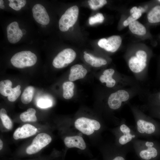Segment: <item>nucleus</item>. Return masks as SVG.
I'll list each match as a JSON object with an SVG mask.
<instances>
[{"instance_id": "72a5a7b5", "label": "nucleus", "mask_w": 160, "mask_h": 160, "mask_svg": "<svg viewBox=\"0 0 160 160\" xmlns=\"http://www.w3.org/2000/svg\"><path fill=\"white\" fill-rule=\"evenodd\" d=\"M9 5L10 7H11L13 9L16 11L19 10L21 8V7H17L15 4V3L13 2H9Z\"/></svg>"}, {"instance_id": "c756f323", "label": "nucleus", "mask_w": 160, "mask_h": 160, "mask_svg": "<svg viewBox=\"0 0 160 160\" xmlns=\"http://www.w3.org/2000/svg\"><path fill=\"white\" fill-rule=\"evenodd\" d=\"M135 137V135H132L130 133L124 134L120 137L119 142L121 144L124 145L130 141L132 137Z\"/></svg>"}, {"instance_id": "4c0bfd02", "label": "nucleus", "mask_w": 160, "mask_h": 160, "mask_svg": "<svg viewBox=\"0 0 160 160\" xmlns=\"http://www.w3.org/2000/svg\"><path fill=\"white\" fill-rule=\"evenodd\" d=\"M3 147V143L2 140L0 139V150H1Z\"/></svg>"}, {"instance_id": "7c9ffc66", "label": "nucleus", "mask_w": 160, "mask_h": 160, "mask_svg": "<svg viewBox=\"0 0 160 160\" xmlns=\"http://www.w3.org/2000/svg\"><path fill=\"white\" fill-rule=\"evenodd\" d=\"M120 130L124 134H127L130 133V129L125 124H122L121 126Z\"/></svg>"}, {"instance_id": "a878e982", "label": "nucleus", "mask_w": 160, "mask_h": 160, "mask_svg": "<svg viewBox=\"0 0 160 160\" xmlns=\"http://www.w3.org/2000/svg\"><path fill=\"white\" fill-rule=\"evenodd\" d=\"M145 9L140 7L137 8L134 7L130 10L131 16L136 20L139 18L141 16L142 13L145 11Z\"/></svg>"}, {"instance_id": "a211bd4d", "label": "nucleus", "mask_w": 160, "mask_h": 160, "mask_svg": "<svg viewBox=\"0 0 160 160\" xmlns=\"http://www.w3.org/2000/svg\"><path fill=\"white\" fill-rule=\"evenodd\" d=\"M147 19L151 23H160V5H156L152 8L148 14Z\"/></svg>"}, {"instance_id": "37998d69", "label": "nucleus", "mask_w": 160, "mask_h": 160, "mask_svg": "<svg viewBox=\"0 0 160 160\" xmlns=\"http://www.w3.org/2000/svg\"><path fill=\"white\" fill-rule=\"evenodd\" d=\"M158 1L160 3V0H159L157 1Z\"/></svg>"}, {"instance_id": "5701e85b", "label": "nucleus", "mask_w": 160, "mask_h": 160, "mask_svg": "<svg viewBox=\"0 0 160 160\" xmlns=\"http://www.w3.org/2000/svg\"><path fill=\"white\" fill-rule=\"evenodd\" d=\"M12 82L9 80H2L0 82V93L4 96H8L11 93Z\"/></svg>"}, {"instance_id": "f257e3e1", "label": "nucleus", "mask_w": 160, "mask_h": 160, "mask_svg": "<svg viewBox=\"0 0 160 160\" xmlns=\"http://www.w3.org/2000/svg\"><path fill=\"white\" fill-rule=\"evenodd\" d=\"M10 60L11 63L15 67L23 68L35 65L37 62V57L35 54L30 51H25L15 54Z\"/></svg>"}, {"instance_id": "f704fd0d", "label": "nucleus", "mask_w": 160, "mask_h": 160, "mask_svg": "<svg viewBox=\"0 0 160 160\" xmlns=\"http://www.w3.org/2000/svg\"><path fill=\"white\" fill-rule=\"evenodd\" d=\"M154 143L153 142L150 141H147L145 143V145L148 147H151L154 146Z\"/></svg>"}, {"instance_id": "39448f33", "label": "nucleus", "mask_w": 160, "mask_h": 160, "mask_svg": "<svg viewBox=\"0 0 160 160\" xmlns=\"http://www.w3.org/2000/svg\"><path fill=\"white\" fill-rule=\"evenodd\" d=\"M52 138L48 134L41 133L38 134L33 140L31 144L26 149V153L29 155L36 153L49 144Z\"/></svg>"}, {"instance_id": "473e14b6", "label": "nucleus", "mask_w": 160, "mask_h": 160, "mask_svg": "<svg viewBox=\"0 0 160 160\" xmlns=\"http://www.w3.org/2000/svg\"><path fill=\"white\" fill-rule=\"evenodd\" d=\"M106 41L107 39L105 38L100 39L98 42V44L100 47L104 49Z\"/></svg>"}, {"instance_id": "f03ea898", "label": "nucleus", "mask_w": 160, "mask_h": 160, "mask_svg": "<svg viewBox=\"0 0 160 160\" xmlns=\"http://www.w3.org/2000/svg\"><path fill=\"white\" fill-rule=\"evenodd\" d=\"M79 13V9L77 6H73L68 9L59 20L60 30L63 32L66 31L73 26L77 20Z\"/></svg>"}, {"instance_id": "f8f14e48", "label": "nucleus", "mask_w": 160, "mask_h": 160, "mask_svg": "<svg viewBox=\"0 0 160 160\" xmlns=\"http://www.w3.org/2000/svg\"><path fill=\"white\" fill-rule=\"evenodd\" d=\"M87 73V70L81 65L76 64L72 66L70 69L68 79L70 81L84 77Z\"/></svg>"}, {"instance_id": "4468645a", "label": "nucleus", "mask_w": 160, "mask_h": 160, "mask_svg": "<svg viewBox=\"0 0 160 160\" xmlns=\"http://www.w3.org/2000/svg\"><path fill=\"white\" fill-rule=\"evenodd\" d=\"M137 125L138 131L142 134L145 133L148 134H151L154 133L156 130V126L153 123L143 119L138 120Z\"/></svg>"}, {"instance_id": "9d476101", "label": "nucleus", "mask_w": 160, "mask_h": 160, "mask_svg": "<svg viewBox=\"0 0 160 160\" xmlns=\"http://www.w3.org/2000/svg\"><path fill=\"white\" fill-rule=\"evenodd\" d=\"M37 130V129L33 125L30 124H25L15 130L13 137L15 140L26 138L35 135Z\"/></svg>"}, {"instance_id": "dca6fc26", "label": "nucleus", "mask_w": 160, "mask_h": 160, "mask_svg": "<svg viewBox=\"0 0 160 160\" xmlns=\"http://www.w3.org/2000/svg\"><path fill=\"white\" fill-rule=\"evenodd\" d=\"M115 71L113 69H108L105 70L103 75L100 77V80L102 83L105 82L106 86L108 87H112L115 85L116 81L112 78Z\"/></svg>"}, {"instance_id": "cd10ccee", "label": "nucleus", "mask_w": 160, "mask_h": 160, "mask_svg": "<svg viewBox=\"0 0 160 160\" xmlns=\"http://www.w3.org/2000/svg\"><path fill=\"white\" fill-rule=\"evenodd\" d=\"M1 121L4 127L8 129H11L13 126L12 123L7 114H0Z\"/></svg>"}, {"instance_id": "b1692460", "label": "nucleus", "mask_w": 160, "mask_h": 160, "mask_svg": "<svg viewBox=\"0 0 160 160\" xmlns=\"http://www.w3.org/2000/svg\"><path fill=\"white\" fill-rule=\"evenodd\" d=\"M20 87V86L18 85L12 88L11 94L7 96L8 99L9 101L14 102L18 97L21 93Z\"/></svg>"}, {"instance_id": "7ed1b4c3", "label": "nucleus", "mask_w": 160, "mask_h": 160, "mask_svg": "<svg viewBox=\"0 0 160 160\" xmlns=\"http://www.w3.org/2000/svg\"><path fill=\"white\" fill-rule=\"evenodd\" d=\"M74 125L76 129L87 135L92 134L95 130H98L100 127V124L97 121L84 117L77 119Z\"/></svg>"}, {"instance_id": "ddd939ff", "label": "nucleus", "mask_w": 160, "mask_h": 160, "mask_svg": "<svg viewBox=\"0 0 160 160\" xmlns=\"http://www.w3.org/2000/svg\"><path fill=\"white\" fill-rule=\"evenodd\" d=\"M122 42L121 37L118 35H113L107 39L104 49L111 52L116 51L120 46Z\"/></svg>"}, {"instance_id": "c9c22d12", "label": "nucleus", "mask_w": 160, "mask_h": 160, "mask_svg": "<svg viewBox=\"0 0 160 160\" xmlns=\"http://www.w3.org/2000/svg\"><path fill=\"white\" fill-rule=\"evenodd\" d=\"M112 160H125V159L123 156H118L114 158Z\"/></svg>"}, {"instance_id": "6ab92c4d", "label": "nucleus", "mask_w": 160, "mask_h": 160, "mask_svg": "<svg viewBox=\"0 0 160 160\" xmlns=\"http://www.w3.org/2000/svg\"><path fill=\"white\" fill-rule=\"evenodd\" d=\"M129 30L133 34L138 35H144L146 32L145 27L137 20L134 21L129 25Z\"/></svg>"}, {"instance_id": "ea45409f", "label": "nucleus", "mask_w": 160, "mask_h": 160, "mask_svg": "<svg viewBox=\"0 0 160 160\" xmlns=\"http://www.w3.org/2000/svg\"><path fill=\"white\" fill-rule=\"evenodd\" d=\"M4 1L2 0H0V6L3 5Z\"/></svg>"}, {"instance_id": "c85d7f7f", "label": "nucleus", "mask_w": 160, "mask_h": 160, "mask_svg": "<svg viewBox=\"0 0 160 160\" xmlns=\"http://www.w3.org/2000/svg\"><path fill=\"white\" fill-rule=\"evenodd\" d=\"M104 17L101 13H97L95 15L89 17V23L90 25H92L97 23H102L104 21Z\"/></svg>"}, {"instance_id": "6e6552de", "label": "nucleus", "mask_w": 160, "mask_h": 160, "mask_svg": "<svg viewBox=\"0 0 160 160\" xmlns=\"http://www.w3.org/2000/svg\"><path fill=\"white\" fill-rule=\"evenodd\" d=\"M32 11L33 17L37 23L45 25L49 23V17L43 6L40 4H36L33 7Z\"/></svg>"}, {"instance_id": "20e7f679", "label": "nucleus", "mask_w": 160, "mask_h": 160, "mask_svg": "<svg viewBox=\"0 0 160 160\" xmlns=\"http://www.w3.org/2000/svg\"><path fill=\"white\" fill-rule=\"evenodd\" d=\"M76 56V52L72 49H65L54 58L52 62L53 65L57 68L66 67L74 60Z\"/></svg>"}, {"instance_id": "f3484780", "label": "nucleus", "mask_w": 160, "mask_h": 160, "mask_svg": "<svg viewBox=\"0 0 160 160\" xmlns=\"http://www.w3.org/2000/svg\"><path fill=\"white\" fill-rule=\"evenodd\" d=\"M84 57L85 61L93 67H100L105 65L107 63L105 59L95 57L87 53L84 54Z\"/></svg>"}, {"instance_id": "393cba45", "label": "nucleus", "mask_w": 160, "mask_h": 160, "mask_svg": "<svg viewBox=\"0 0 160 160\" xmlns=\"http://www.w3.org/2000/svg\"><path fill=\"white\" fill-rule=\"evenodd\" d=\"M90 8L93 10H96L102 7L107 3L105 0H90L88 1Z\"/></svg>"}, {"instance_id": "2eb2a0df", "label": "nucleus", "mask_w": 160, "mask_h": 160, "mask_svg": "<svg viewBox=\"0 0 160 160\" xmlns=\"http://www.w3.org/2000/svg\"><path fill=\"white\" fill-rule=\"evenodd\" d=\"M159 155V151L154 146L148 147L146 149L141 151L139 153L140 158L144 160H150L156 159Z\"/></svg>"}, {"instance_id": "9b49d317", "label": "nucleus", "mask_w": 160, "mask_h": 160, "mask_svg": "<svg viewBox=\"0 0 160 160\" xmlns=\"http://www.w3.org/2000/svg\"><path fill=\"white\" fill-rule=\"evenodd\" d=\"M65 145L68 148H77L81 150H84L86 145L84 139L79 136H68L64 140Z\"/></svg>"}, {"instance_id": "423d86ee", "label": "nucleus", "mask_w": 160, "mask_h": 160, "mask_svg": "<svg viewBox=\"0 0 160 160\" xmlns=\"http://www.w3.org/2000/svg\"><path fill=\"white\" fill-rule=\"evenodd\" d=\"M147 55L143 50H139L136 53V56H132L128 62L129 67L130 70L135 73L142 71L146 66Z\"/></svg>"}, {"instance_id": "c03bdc74", "label": "nucleus", "mask_w": 160, "mask_h": 160, "mask_svg": "<svg viewBox=\"0 0 160 160\" xmlns=\"http://www.w3.org/2000/svg\"><path fill=\"white\" fill-rule=\"evenodd\" d=\"M159 99L160 100V94L159 95Z\"/></svg>"}, {"instance_id": "79ce46f5", "label": "nucleus", "mask_w": 160, "mask_h": 160, "mask_svg": "<svg viewBox=\"0 0 160 160\" xmlns=\"http://www.w3.org/2000/svg\"><path fill=\"white\" fill-rule=\"evenodd\" d=\"M41 26L42 27H46L45 25H41Z\"/></svg>"}, {"instance_id": "a19ab883", "label": "nucleus", "mask_w": 160, "mask_h": 160, "mask_svg": "<svg viewBox=\"0 0 160 160\" xmlns=\"http://www.w3.org/2000/svg\"><path fill=\"white\" fill-rule=\"evenodd\" d=\"M5 6L4 5L0 6V8L1 9H3L4 8Z\"/></svg>"}, {"instance_id": "4be33fe9", "label": "nucleus", "mask_w": 160, "mask_h": 160, "mask_svg": "<svg viewBox=\"0 0 160 160\" xmlns=\"http://www.w3.org/2000/svg\"><path fill=\"white\" fill-rule=\"evenodd\" d=\"M34 91V88L32 86H28L25 89L21 97V100L23 103L26 104L31 102Z\"/></svg>"}, {"instance_id": "e433bc0d", "label": "nucleus", "mask_w": 160, "mask_h": 160, "mask_svg": "<svg viewBox=\"0 0 160 160\" xmlns=\"http://www.w3.org/2000/svg\"><path fill=\"white\" fill-rule=\"evenodd\" d=\"M7 114V113L6 110L4 108H2L0 110V114Z\"/></svg>"}, {"instance_id": "2f4dec72", "label": "nucleus", "mask_w": 160, "mask_h": 160, "mask_svg": "<svg viewBox=\"0 0 160 160\" xmlns=\"http://www.w3.org/2000/svg\"><path fill=\"white\" fill-rule=\"evenodd\" d=\"M136 20L131 15L125 20L123 22V25L125 26H127L132 22Z\"/></svg>"}, {"instance_id": "1a4fd4ad", "label": "nucleus", "mask_w": 160, "mask_h": 160, "mask_svg": "<svg viewBox=\"0 0 160 160\" xmlns=\"http://www.w3.org/2000/svg\"><path fill=\"white\" fill-rule=\"evenodd\" d=\"M7 37L9 41L12 44L18 42L23 36L22 30L19 28L18 23L14 22L9 25L7 27Z\"/></svg>"}, {"instance_id": "bb28decb", "label": "nucleus", "mask_w": 160, "mask_h": 160, "mask_svg": "<svg viewBox=\"0 0 160 160\" xmlns=\"http://www.w3.org/2000/svg\"><path fill=\"white\" fill-rule=\"evenodd\" d=\"M52 100L48 98H41L39 99L37 102V105L39 107L45 108L51 107L52 105Z\"/></svg>"}, {"instance_id": "0eeeda50", "label": "nucleus", "mask_w": 160, "mask_h": 160, "mask_svg": "<svg viewBox=\"0 0 160 160\" xmlns=\"http://www.w3.org/2000/svg\"><path fill=\"white\" fill-rule=\"evenodd\" d=\"M129 96L128 93L124 90H119L111 94L108 100V104L109 107L116 110L121 106L122 102L128 100Z\"/></svg>"}, {"instance_id": "412c9836", "label": "nucleus", "mask_w": 160, "mask_h": 160, "mask_svg": "<svg viewBox=\"0 0 160 160\" xmlns=\"http://www.w3.org/2000/svg\"><path fill=\"white\" fill-rule=\"evenodd\" d=\"M74 83L71 81L64 83L63 84V96L66 99H71L74 95Z\"/></svg>"}, {"instance_id": "aec40b11", "label": "nucleus", "mask_w": 160, "mask_h": 160, "mask_svg": "<svg viewBox=\"0 0 160 160\" xmlns=\"http://www.w3.org/2000/svg\"><path fill=\"white\" fill-rule=\"evenodd\" d=\"M36 110L32 108H29L20 115V119L23 122H35L37 120L35 115Z\"/></svg>"}, {"instance_id": "58836bf2", "label": "nucleus", "mask_w": 160, "mask_h": 160, "mask_svg": "<svg viewBox=\"0 0 160 160\" xmlns=\"http://www.w3.org/2000/svg\"><path fill=\"white\" fill-rule=\"evenodd\" d=\"M22 30V31L23 35L25 34L26 33V31L24 29H23Z\"/></svg>"}]
</instances>
